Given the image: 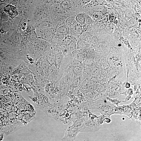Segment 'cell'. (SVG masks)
<instances>
[{
  "label": "cell",
  "mask_w": 141,
  "mask_h": 141,
  "mask_svg": "<svg viewBox=\"0 0 141 141\" xmlns=\"http://www.w3.org/2000/svg\"><path fill=\"white\" fill-rule=\"evenodd\" d=\"M77 127H73V126L69 128L66 131L65 135L62 140L63 141H73L79 131Z\"/></svg>",
  "instance_id": "cell-1"
},
{
  "label": "cell",
  "mask_w": 141,
  "mask_h": 141,
  "mask_svg": "<svg viewBox=\"0 0 141 141\" xmlns=\"http://www.w3.org/2000/svg\"><path fill=\"white\" fill-rule=\"evenodd\" d=\"M34 75L33 73L24 75L20 79V82L22 83L28 84L32 87L34 83Z\"/></svg>",
  "instance_id": "cell-2"
},
{
  "label": "cell",
  "mask_w": 141,
  "mask_h": 141,
  "mask_svg": "<svg viewBox=\"0 0 141 141\" xmlns=\"http://www.w3.org/2000/svg\"><path fill=\"white\" fill-rule=\"evenodd\" d=\"M49 75L50 82H54L58 80V76H59V70L54 65L50 66Z\"/></svg>",
  "instance_id": "cell-3"
},
{
  "label": "cell",
  "mask_w": 141,
  "mask_h": 141,
  "mask_svg": "<svg viewBox=\"0 0 141 141\" xmlns=\"http://www.w3.org/2000/svg\"><path fill=\"white\" fill-rule=\"evenodd\" d=\"M75 17H70L66 19L65 24L68 29L73 28L77 23L75 20Z\"/></svg>",
  "instance_id": "cell-4"
},
{
  "label": "cell",
  "mask_w": 141,
  "mask_h": 141,
  "mask_svg": "<svg viewBox=\"0 0 141 141\" xmlns=\"http://www.w3.org/2000/svg\"><path fill=\"white\" fill-rule=\"evenodd\" d=\"M61 6L66 13H70L73 10L72 5L69 1H65L61 3Z\"/></svg>",
  "instance_id": "cell-5"
},
{
  "label": "cell",
  "mask_w": 141,
  "mask_h": 141,
  "mask_svg": "<svg viewBox=\"0 0 141 141\" xmlns=\"http://www.w3.org/2000/svg\"><path fill=\"white\" fill-rule=\"evenodd\" d=\"M65 34H60L57 32L55 33L53 37V42L55 45H58L65 38Z\"/></svg>",
  "instance_id": "cell-6"
},
{
  "label": "cell",
  "mask_w": 141,
  "mask_h": 141,
  "mask_svg": "<svg viewBox=\"0 0 141 141\" xmlns=\"http://www.w3.org/2000/svg\"><path fill=\"white\" fill-rule=\"evenodd\" d=\"M35 68L37 74L43 77H45V74L40 61L35 63Z\"/></svg>",
  "instance_id": "cell-7"
},
{
  "label": "cell",
  "mask_w": 141,
  "mask_h": 141,
  "mask_svg": "<svg viewBox=\"0 0 141 141\" xmlns=\"http://www.w3.org/2000/svg\"><path fill=\"white\" fill-rule=\"evenodd\" d=\"M64 55L63 54L55 55V65L57 69H59L60 67L62 62Z\"/></svg>",
  "instance_id": "cell-8"
},
{
  "label": "cell",
  "mask_w": 141,
  "mask_h": 141,
  "mask_svg": "<svg viewBox=\"0 0 141 141\" xmlns=\"http://www.w3.org/2000/svg\"><path fill=\"white\" fill-rule=\"evenodd\" d=\"M57 32L61 34H65L68 33L69 32V29L66 26L65 23L59 26L57 29Z\"/></svg>",
  "instance_id": "cell-9"
},
{
  "label": "cell",
  "mask_w": 141,
  "mask_h": 141,
  "mask_svg": "<svg viewBox=\"0 0 141 141\" xmlns=\"http://www.w3.org/2000/svg\"><path fill=\"white\" fill-rule=\"evenodd\" d=\"M52 51L53 53L55 55L63 54L60 46L58 45H55L53 47Z\"/></svg>",
  "instance_id": "cell-10"
},
{
  "label": "cell",
  "mask_w": 141,
  "mask_h": 141,
  "mask_svg": "<svg viewBox=\"0 0 141 141\" xmlns=\"http://www.w3.org/2000/svg\"><path fill=\"white\" fill-rule=\"evenodd\" d=\"M80 78H73L70 87L72 88L77 87L80 85Z\"/></svg>",
  "instance_id": "cell-11"
},
{
  "label": "cell",
  "mask_w": 141,
  "mask_h": 141,
  "mask_svg": "<svg viewBox=\"0 0 141 141\" xmlns=\"http://www.w3.org/2000/svg\"><path fill=\"white\" fill-rule=\"evenodd\" d=\"M128 86V87L127 88H128L130 87V84H129L128 83H127L126 84V86Z\"/></svg>",
  "instance_id": "cell-12"
},
{
  "label": "cell",
  "mask_w": 141,
  "mask_h": 141,
  "mask_svg": "<svg viewBox=\"0 0 141 141\" xmlns=\"http://www.w3.org/2000/svg\"><path fill=\"white\" fill-rule=\"evenodd\" d=\"M121 46V45L120 44H119L118 45V46L119 47Z\"/></svg>",
  "instance_id": "cell-13"
}]
</instances>
